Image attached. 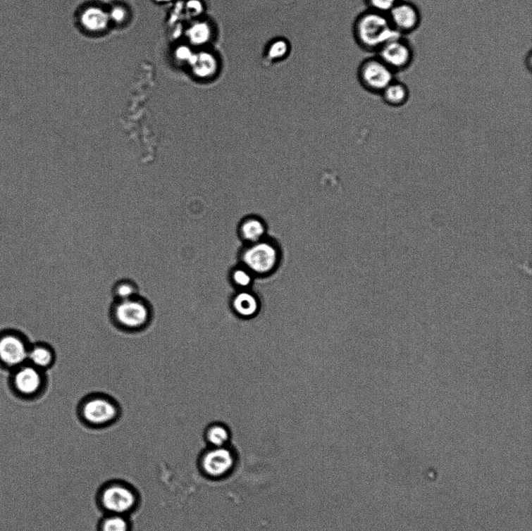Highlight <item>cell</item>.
<instances>
[{
	"label": "cell",
	"mask_w": 532,
	"mask_h": 531,
	"mask_svg": "<svg viewBox=\"0 0 532 531\" xmlns=\"http://www.w3.org/2000/svg\"><path fill=\"white\" fill-rule=\"evenodd\" d=\"M352 35L361 50L374 55L384 44L399 35L391 26L388 14L369 9L354 19Z\"/></svg>",
	"instance_id": "1"
},
{
	"label": "cell",
	"mask_w": 532,
	"mask_h": 531,
	"mask_svg": "<svg viewBox=\"0 0 532 531\" xmlns=\"http://www.w3.org/2000/svg\"><path fill=\"white\" fill-rule=\"evenodd\" d=\"M154 309L151 302L140 296L122 301H113L109 308L113 325L125 333H139L151 325Z\"/></svg>",
	"instance_id": "2"
},
{
	"label": "cell",
	"mask_w": 532,
	"mask_h": 531,
	"mask_svg": "<svg viewBox=\"0 0 532 531\" xmlns=\"http://www.w3.org/2000/svg\"><path fill=\"white\" fill-rule=\"evenodd\" d=\"M77 413L81 423L92 430H102L119 421L122 408L113 396L92 393L80 401Z\"/></svg>",
	"instance_id": "3"
},
{
	"label": "cell",
	"mask_w": 532,
	"mask_h": 531,
	"mask_svg": "<svg viewBox=\"0 0 532 531\" xmlns=\"http://www.w3.org/2000/svg\"><path fill=\"white\" fill-rule=\"evenodd\" d=\"M140 496L135 487L123 480L103 484L96 495V504L103 513L128 516L137 511Z\"/></svg>",
	"instance_id": "4"
},
{
	"label": "cell",
	"mask_w": 532,
	"mask_h": 531,
	"mask_svg": "<svg viewBox=\"0 0 532 531\" xmlns=\"http://www.w3.org/2000/svg\"><path fill=\"white\" fill-rule=\"evenodd\" d=\"M282 249L279 243L268 236L264 239L243 245L240 261L254 276H268L274 273L282 261Z\"/></svg>",
	"instance_id": "5"
},
{
	"label": "cell",
	"mask_w": 532,
	"mask_h": 531,
	"mask_svg": "<svg viewBox=\"0 0 532 531\" xmlns=\"http://www.w3.org/2000/svg\"><path fill=\"white\" fill-rule=\"evenodd\" d=\"M9 385L20 399L32 401L46 392L48 379L45 371L26 363L11 371Z\"/></svg>",
	"instance_id": "6"
},
{
	"label": "cell",
	"mask_w": 532,
	"mask_h": 531,
	"mask_svg": "<svg viewBox=\"0 0 532 531\" xmlns=\"http://www.w3.org/2000/svg\"><path fill=\"white\" fill-rule=\"evenodd\" d=\"M357 78L359 85L366 92L381 95L396 79V73L375 55L365 58L360 63L357 70Z\"/></svg>",
	"instance_id": "7"
},
{
	"label": "cell",
	"mask_w": 532,
	"mask_h": 531,
	"mask_svg": "<svg viewBox=\"0 0 532 531\" xmlns=\"http://www.w3.org/2000/svg\"><path fill=\"white\" fill-rule=\"evenodd\" d=\"M30 346L27 337L18 330L0 331V367L12 371L26 363Z\"/></svg>",
	"instance_id": "8"
},
{
	"label": "cell",
	"mask_w": 532,
	"mask_h": 531,
	"mask_svg": "<svg viewBox=\"0 0 532 531\" xmlns=\"http://www.w3.org/2000/svg\"><path fill=\"white\" fill-rule=\"evenodd\" d=\"M395 73L410 68L415 58V51L404 36L390 39L375 54Z\"/></svg>",
	"instance_id": "9"
},
{
	"label": "cell",
	"mask_w": 532,
	"mask_h": 531,
	"mask_svg": "<svg viewBox=\"0 0 532 531\" xmlns=\"http://www.w3.org/2000/svg\"><path fill=\"white\" fill-rule=\"evenodd\" d=\"M388 17L394 30L404 37L416 32L423 18L417 5L407 0H400L388 13Z\"/></svg>",
	"instance_id": "10"
},
{
	"label": "cell",
	"mask_w": 532,
	"mask_h": 531,
	"mask_svg": "<svg viewBox=\"0 0 532 531\" xmlns=\"http://www.w3.org/2000/svg\"><path fill=\"white\" fill-rule=\"evenodd\" d=\"M199 468L210 478H220L230 473L235 466V457L224 447H211L199 459Z\"/></svg>",
	"instance_id": "11"
},
{
	"label": "cell",
	"mask_w": 532,
	"mask_h": 531,
	"mask_svg": "<svg viewBox=\"0 0 532 531\" xmlns=\"http://www.w3.org/2000/svg\"><path fill=\"white\" fill-rule=\"evenodd\" d=\"M191 66L197 78L211 82L220 77L223 61L218 51L208 48L192 57Z\"/></svg>",
	"instance_id": "12"
},
{
	"label": "cell",
	"mask_w": 532,
	"mask_h": 531,
	"mask_svg": "<svg viewBox=\"0 0 532 531\" xmlns=\"http://www.w3.org/2000/svg\"><path fill=\"white\" fill-rule=\"evenodd\" d=\"M268 227L264 218L255 215L243 218L237 226L238 238L243 245L253 244L268 236Z\"/></svg>",
	"instance_id": "13"
},
{
	"label": "cell",
	"mask_w": 532,
	"mask_h": 531,
	"mask_svg": "<svg viewBox=\"0 0 532 531\" xmlns=\"http://www.w3.org/2000/svg\"><path fill=\"white\" fill-rule=\"evenodd\" d=\"M56 354L53 346L46 342L31 344L27 363L39 370L47 371L56 363Z\"/></svg>",
	"instance_id": "14"
},
{
	"label": "cell",
	"mask_w": 532,
	"mask_h": 531,
	"mask_svg": "<svg viewBox=\"0 0 532 531\" xmlns=\"http://www.w3.org/2000/svg\"><path fill=\"white\" fill-rule=\"evenodd\" d=\"M232 307L235 314L242 318L249 319L260 311L261 304L254 293L242 290L233 297Z\"/></svg>",
	"instance_id": "15"
},
{
	"label": "cell",
	"mask_w": 532,
	"mask_h": 531,
	"mask_svg": "<svg viewBox=\"0 0 532 531\" xmlns=\"http://www.w3.org/2000/svg\"><path fill=\"white\" fill-rule=\"evenodd\" d=\"M410 90L407 85L395 79L381 94L384 104L391 108H402L410 99Z\"/></svg>",
	"instance_id": "16"
},
{
	"label": "cell",
	"mask_w": 532,
	"mask_h": 531,
	"mask_svg": "<svg viewBox=\"0 0 532 531\" xmlns=\"http://www.w3.org/2000/svg\"><path fill=\"white\" fill-rule=\"evenodd\" d=\"M189 36L194 45L209 46L217 39L218 28L212 20L198 21L190 28Z\"/></svg>",
	"instance_id": "17"
},
{
	"label": "cell",
	"mask_w": 532,
	"mask_h": 531,
	"mask_svg": "<svg viewBox=\"0 0 532 531\" xmlns=\"http://www.w3.org/2000/svg\"><path fill=\"white\" fill-rule=\"evenodd\" d=\"M291 49V44L286 39L276 38L266 45L264 56L269 63H277L289 57Z\"/></svg>",
	"instance_id": "18"
},
{
	"label": "cell",
	"mask_w": 532,
	"mask_h": 531,
	"mask_svg": "<svg viewBox=\"0 0 532 531\" xmlns=\"http://www.w3.org/2000/svg\"><path fill=\"white\" fill-rule=\"evenodd\" d=\"M97 531H132L130 516L120 514H103L97 525Z\"/></svg>",
	"instance_id": "19"
},
{
	"label": "cell",
	"mask_w": 532,
	"mask_h": 531,
	"mask_svg": "<svg viewBox=\"0 0 532 531\" xmlns=\"http://www.w3.org/2000/svg\"><path fill=\"white\" fill-rule=\"evenodd\" d=\"M140 296V287L134 280L123 278L118 280L112 287L113 301H122Z\"/></svg>",
	"instance_id": "20"
},
{
	"label": "cell",
	"mask_w": 532,
	"mask_h": 531,
	"mask_svg": "<svg viewBox=\"0 0 532 531\" xmlns=\"http://www.w3.org/2000/svg\"><path fill=\"white\" fill-rule=\"evenodd\" d=\"M229 437V432L223 425H211L204 432L205 440L211 447H224Z\"/></svg>",
	"instance_id": "21"
},
{
	"label": "cell",
	"mask_w": 532,
	"mask_h": 531,
	"mask_svg": "<svg viewBox=\"0 0 532 531\" xmlns=\"http://www.w3.org/2000/svg\"><path fill=\"white\" fill-rule=\"evenodd\" d=\"M254 275L242 264L233 269L231 280L233 285L242 290L253 285Z\"/></svg>",
	"instance_id": "22"
},
{
	"label": "cell",
	"mask_w": 532,
	"mask_h": 531,
	"mask_svg": "<svg viewBox=\"0 0 532 531\" xmlns=\"http://www.w3.org/2000/svg\"><path fill=\"white\" fill-rule=\"evenodd\" d=\"M85 25L90 29H101L106 23L105 14L99 10H90L84 15Z\"/></svg>",
	"instance_id": "23"
},
{
	"label": "cell",
	"mask_w": 532,
	"mask_h": 531,
	"mask_svg": "<svg viewBox=\"0 0 532 531\" xmlns=\"http://www.w3.org/2000/svg\"><path fill=\"white\" fill-rule=\"evenodd\" d=\"M400 0H364L366 9L388 14Z\"/></svg>",
	"instance_id": "24"
},
{
	"label": "cell",
	"mask_w": 532,
	"mask_h": 531,
	"mask_svg": "<svg viewBox=\"0 0 532 531\" xmlns=\"http://www.w3.org/2000/svg\"><path fill=\"white\" fill-rule=\"evenodd\" d=\"M123 14H124V13H123V11H121V10H120V9H118V10H116V11H115L113 12V15L114 18H115V19H116V20H121V19H123Z\"/></svg>",
	"instance_id": "25"
}]
</instances>
